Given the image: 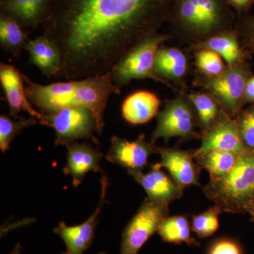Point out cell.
Here are the masks:
<instances>
[{"label":"cell","mask_w":254,"mask_h":254,"mask_svg":"<svg viewBox=\"0 0 254 254\" xmlns=\"http://www.w3.org/2000/svg\"><path fill=\"white\" fill-rule=\"evenodd\" d=\"M247 102H254V76L249 78L247 81L244 103Z\"/></svg>","instance_id":"obj_32"},{"label":"cell","mask_w":254,"mask_h":254,"mask_svg":"<svg viewBox=\"0 0 254 254\" xmlns=\"http://www.w3.org/2000/svg\"><path fill=\"white\" fill-rule=\"evenodd\" d=\"M229 4L238 9H246L252 4V0H227Z\"/></svg>","instance_id":"obj_33"},{"label":"cell","mask_w":254,"mask_h":254,"mask_svg":"<svg viewBox=\"0 0 254 254\" xmlns=\"http://www.w3.org/2000/svg\"><path fill=\"white\" fill-rule=\"evenodd\" d=\"M174 0H52L44 33L60 53L57 78L104 74L169 17Z\"/></svg>","instance_id":"obj_1"},{"label":"cell","mask_w":254,"mask_h":254,"mask_svg":"<svg viewBox=\"0 0 254 254\" xmlns=\"http://www.w3.org/2000/svg\"><path fill=\"white\" fill-rule=\"evenodd\" d=\"M190 50H210L218 53L226 62L227 66L242 63L243 53L238 38L232 31L222 32L208 39L190 47Z\"/></svg>","instance_id":"obj_22"},{"label":"cell","mask_w":254,"mask_h":254,"mask_svg":"<svg viewBox=\"0 0 254 254\" xmlns=\"http://www.w3.org/2000/svg\"><path fill=\"white\" fill-rule=\"evenodd\" d=\"M250 78L247 66L240 63L228 66L220 76L206 77L205 89L218 103L222 111L233 118L244 104L246 87Z\"/></svg>","instance_id":"obj_8"},{"label":"cell","mask_w":254,"mask_h":254,"mask_svg":"<svg viewBox=\"0 0 254 254\" xmlns=\"http://www.w3.org/2000/svg\"><path fill=\"white\" fill-rule=\"evenodd\" d=\"M66 165L64 173L72 179L73 187H78L89 172L98 173L101 170L100 162L103 153L86 143L73 142L66 145Z\"/></svg>","instance_id":"obj_17"},{"label":"cell","mask_w":254,"mask_h":254,"mask_svg":"<svg viewBox=\"0 0 254 254\" xmlns=\"http://www.w3.org/2000/svg\"><path fill=\"white\" fill-rule=\"evenodd\" d=\"M227 0H174L169 17L179 39L190 47L232 31Z\"/></svg>","instance_id":"obj_2"},{"label":"cell","mask_w":254,"mask_h":254,"mask_svg":"<svg viewBox=\"0 0 254 254\" xmlns=\"http://www.w3.org/2000/svg\"><path fill=\"white\" fill-rule=\"evenodd\" d=\"M208 254H242L238 243L230 239L215 241L209 248Z\"/></svg>","instance_id":"obj_31"},{"label":"cell","mask_w":254,"mask_h":254,"mask_svg":"<svg viewBox=\"0 0 254 254\" xmlns=\"http://www.w3.org/2000/svg\"><path fill=\"white\" fill-rule=\"evenodd\" d=\"M241 155L226 150H211L195 157L194 160L200 168L208 172L210 177H217L232 170Z\"/></svg>","instance_id":"obj_25"},{"label":"cell","mask_w":254,"mask_h":254,"mask_svg":"<svg viewBox=\"0 0 254 254\" xmlns=\"http://www.w3.org/2000/svg\"><path fill=\"white\" fill-rule=\"evenodd\" d=\"M203 191L222 212L237 213L247 210L254 198V151L247 150L241 155L229 173L210 177Z\"/></svg>","instance_id":"obj_3"},{"label":"cell","mask_w":254,"mask_h":254,"mask_svg":"<svg viewBox=\"0 0 254 254\" xmlns=\"http://www.w3.org/2000/svg\"><path fill=\"white\" fill-rule=\"evenodd\" d=\"M23 80L28 100L41 113H55L66 107L76 106L75 91L79 84V80L42 85L32 81L24 74Z\"/></svg>","instance_id":"obj_10"},{"label":"cell","mask_w":254,"mask_h":254,"mask_svg":"<svg viewBox=\"0 0 254 254\" xmlns=\"http://www.w3.org/2000/svg\"><path fill=\"white\" fill-rule=\"evenodd\" d=\"M195 64L200 72L208 78L220 76L228 67L218 53L205 49L195 51Z\"/></svg>","instance_id":"obj_29"},{"label":"cell","mask_w":254,"mask_h":254,"mask_svg":"<svg viewBox=\"0 0 254 254\" xmlns=\"http://www.w3.org/2000/svg\"><path fill=\"white\" fill-rule=\"evenodd\" d=\"M68 254L64 253V254ZM98 254H107V253H106V252H100V253Z\"/></svg>","instance_id":"obj_37"},{"label":"cell","mask_w":254,"mask_h":254,"mask_svg":"<svg viewBox=\"0 0 254 254\" xmlns=\"http://www.w3.org/2000/svg\"><path fill=\"white\" fill-rule=\"evenodd\" d=\"M0 82L9 105L10 116L19 119L18 114L26 111L31 117L36 118L41 125L50 127L46 115L35 110L28 100L25 90L23 74L18 68L8 64L0 63Z\"/></svg>","instance_id":"obj_14"},{"label":"cell","mask_w":254,"mask_h":254,"mask_svg":"<svg viewBox=\"0 0 254 254\" xmlns=\"http://www.w3.org/2000/svg\"><path fill=\"white\" fill-rule=\"evenodd\" d=\"M28 41L27 33L21 25L14 18L1 14L0 18L1 48L17 58L21 54V50L25 49Z\"/></svg>","instance_id":"obj_24"},{"label":"cell","mask_w":254,"mask_h":254,"mask_svg":"<svg viewBox=\"0 0 254 254\" xmlns=\"http://www.w3.org/2000/svg\"><path fill=\"white\" fill-rule=\"evenodd\" d=\"M153 153H157L156 146L151 142L147 141L145 134L139 135L134 141L114 136L106 159L126 169L130 175L143 172L148 158Z\"/></svg>","instance_id":"obj_12"},{"label":"cell","mask_w":254,"mask_h":254,"mask_svg":"<svg viewBox=\"0 0 254 254\" xmlns=\"http://www.w3.org/2000/svg\"><path fill=\"white\" fill-rule=\"evenodd\" d=\"M160 100L157 95L148 91L131 93L124 100L122 115L127 123L133 125H143L157 116Z\"/></svg>","instance_id":"obj_19"},{"label":"cell","mask_w":254,"mask_h":254,"mask_svg":"<svg viewBox=\"0 0 254 254\" xmlns=\"http://www.w3.org/2000/svg\"><path fill=\"white\" fill-rule=\"evenodd\" d=\"M236 121L246 148L254 151V106L240 114Z\"/></svg>","instance_id":"obj_30"},{"label":"cell","mask_w":254,"mask_h":254,"mask_svg":"<svg viewBox=\"0 0 254 254\" xmlns=\"http://www.w3.org/2000/svg\"><path fill=\"white\" fill-rule=\"evenodd\" d=\"M250 34L252 41L254 43V20L251 23L250 26Z\"/></svg>","instance_id":"obj_35"},{"label":"cell","mask_w":254,"mask_h":254,"mask_svg":"<svg viewBox=\"0 0 254 254\" xmlns=\"http://www.w3.org/2000/svg\"><path fill=\"white\" fill-rule=\"evenodd\" d=\"M211 150H226L240 155L248 150L242 142L236 120L223 111L213 126L203 132L201 144L193 151V158Z\"/></svg>","instance_id":"obj_13"},{"label":"cell","mask_w":254,"mask_h":254,"mask_svg":"<svg viewBox=\"0 0 254 254\" xmlns=\"http://www.w3.org/2000/svg\"><path fill=\"white\" fill-rule=\"evenodd\" d=\"M120 92L114 84L111 71L79 80L75 91V105L91 110L96 120L98 135L102 134L104 128L105 110L110 97Z\"/></svg>","instance_id":"obj_9"},{"label":"cell","mask_w":254,"mask_h":254,"mask_svg":"<svg viewBox=\"0 0 254 254\" xmlns=\"http://www.w3.org/2000/svg\"><path fill=\"white\" fill-rule=\"evenodd\" d=\"M38 123L36 118L11 119L4 115L0 116V149L5 153L15 137L20 134L26 127L33 126Z\"/></svg>","instance_id":"obj_27"},{"label":"cell","mask_w":254,"mask_h":254,"mask_svg":"<svg viewBox=\"0 0 254 254\" xmlns=\"http://www.w3.org/2000/svg\"><path fill=\"white\" fill-rule=\"evenodd\" d=\"M29 53V64L35 65L48 78L57 77L60 72L61 58L54 42L43 33L29 40L25 46Z\"/></svg>","instance_id":"obj_18"},{"label":"cell","mask_w":254,"mask_h":254,"mask_svg":"<svg viewBox=\"0 0 254 254\" xmlns=\"http://www.w3.org/2000/svg\"><path fill=\"white\" fill-rule=\"evenodd\" d=\"M222 212L221 208L215 205L203 213L193 215L191 222L192 231L200 239L212 236L219 229V216Z\"/></svg>","instance_id":"obj_28"},{"label":"cell","mask_w":254,"mask_h":254,"mask_svg":"<svg viewBox=\"0 0 254 254\" xmlns=\"http://www.w3.org/2000/svg\"><path fill=\"white\" fill-rule=\"evenodd\" d=\"M50 127L54 128L55 143L66 146L69 143L89 140L99 144L94 133H98L96 120L91 110L81 106H69L57 113L44 114Z\"/></svg>","instance_id":"obj_6"},{"label":"cell","mask_w":254,"mask_h":254,"mask_svg":"<svg viewBox=\"0 0 254 254\" xmlns=\"http://www.w3.org/2000/svg\"><path fill=\"white\" fill-rule=\"evenodd\" d=\"M247 210H250L251 213H252L254 217V198L253 200H252V203H250V206L248 207Z\"/></svg>","instance_id":"obj_36"},{"label":"cell","mask_w":254,"mask_h":254,"mask_svg":"<svg viewBox=\"0 0 254 254\" xmlns=\"http://www.w3.org/2000/svg\"><path fill=\"white\" fill-rule=\"evenodd\" d=\"M156 153L161 157L162 168H165L175 182L185 189L199 186L200 167L194 162L193 151L156 146Z\"/></svg>","instance_id":"obj_16"},{"label":"cell","mask_w":254,"mask_h":254,"mask_svg":"<svg viewBox=\"0 0 254 254\" xmlns=\"http://www.w3.org/2000/svg\"><path fill=\"white\" fill-rule=\"evenodd\" d=\"M171 38L162 33H153L133 47L111 69L112 78L119 90L135 79L150 78L160 82L172 89L175 87L155 73V56L159 48Z\"/></svg>","instance_id":"obj_4"},{"label":"cell","mask_w":254,"mask_h":254,"mask_svg":"<svg viewBox=\"0 0 254 254\" xmlns=\"http://www.w3.org/2000/svg\"><path fill=\"white\" fill-rule=\"evenodd\" d=\"M190 228V221L185 215L168 216L160 224L157 233L168 243L199 246V242L191 236Z\"/></svg>","instance_id":"obj_23"},{"label":"cell","mask_w":254,"mask_h":254,"mask_svg":"<svg viewBox=\"0 0 254 254\" xmlns=\"http://www.w3.org/2000/svg\"><path fill=\"white\" fill-rule=\"evenodd\" d=\"M150 168L146 173L139 172L129 175L144 189L150 201L169 205L181 198L183 187L162 171L160 163L153 164Z\"/></svg>","instance_id":"obj_15"},{"label":"cell","mask_w":254,"mask_h":254,"mask_svg":"<svg viewBox=\"0 0 254 254\" xmlns=\"http://www.w3.org/2000/svg\"><path fill=\"white\" fill-rule=\"evenodd\" d=\"M49 4L50 0H2L1 10L23 28H36L44 22Z\"/></svg>","instance_id":"obj_21"},{"label":"cell","mask_w":254,"mask_h":254,"mask_svg":"<svg viewBox=\"0 0 254 254\" xmlns=\"http://www.w3.org/2000/svg\"><path fill=\"white\" fill-rule=\"evenodd\" d=\"M154 71L165 81L183 86V79L188 71L187 55L179 48L161 46L155 56Z\"/></svg>","instance_id":"obj_20"},{"label":"cell","mask_w":254,"mask_h":254,"mask_svg":"<svg viewBox=\"0 0 254 254\" xmlns=\"http://www.w3.org/2000/svg\"><path fill=\"white\" fill-rule=\"evenodd\" d=\"M195 113L187 95L180 93L174 99L168 100L164 109L157 115V125L150 142L155 144L161 138L165 142L175 137L185 140L201 138L195 131Z\"/></svg>","instance_id":"obj_5"},{"label":"cell","mask_w":254,"mask_h":254,"mask_svg":"<svg viewBox=\"0 0 254 254\" xmlns=\"http://www.w3.org/2000/svg\"><path fill=\"white\" fill-rule=\"evenodd\" d=\"M169 213L168 204L155 203L145 198L123 230L121 254H138L148 239L158 232Z\"/></svg>","instance_id":"obj_7"},{"label":"cell","mask_w":254,"mask_h":254,"mask_svg":"<svg viewBox=\"0 0 254 254\" xmlns=\"http://www.w3.org/2000/svg\"><path fill=\"white\" fill-rule=\"evenodd\" d=\"M196 114L203 132L207 131L217 121L222 112L218 103L208 93H195L187 95Z\"/></svg>","instance_id":"obj_26"},{"label":"cell","mask_w":254,"mask_h":254,"mask_svg":"<svg viewBox=\"0 0 254 254\" xmlns=\"http://www.w3.org/2000/svg\"><path fill=\"white\" fill-rule=\"evenodd\" d=\"M108 187V177L102 175L101 193L98 206L90 218L81 225L68 226L64 222H60L54 229V232L59 235L66 247L68 254H83L91 247L95 238V230L98 224V217L102 209L106 203L107 190Z\"/></svg>","instance_id":"obj_11"},{"label":"cell","mask_w":254,"mask_h":254,"mask_svg":"<svg viewBox=\"0 0 254 254\" xmlns=\"http://www.w3.org/2000/svg\"><path fill=\"white\" fill-rule=\"evenodd\" d=\"M21 252H22V247L21 244L18 243L9 254H21Z\"/></svg>","instance_id":"obj_34"}]
</instances>
